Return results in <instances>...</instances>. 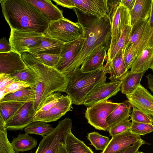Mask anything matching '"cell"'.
I'll list each match as a JSON object with an SVG mask.
<instances>
[{"label": "cell", "instance_id": "6da1fadb", "mask_svg": "<svg viewBox=\"0 0 153 153\" xmlns=\"http://www.w3.org/2000/svg\"><path fill=\"white\" fill-rule=\"evenodd\" d=\"M74 10L78 22L83 27L85 40L73 61L70 71V77L80 68L86 58L95 48L104 46L108 49L111 36L109 16L97 18L88 15L76 8Z\"/></svg>", "mask_w": 153, "mask_h": 153}, {"label": "cell", "instance_id": "7a4b0ae2", "mask_svg": "<svg viewBox=\"0 0 153 153\" xmlns=\"http://www.w3.org/2000/svg\"><path fill=\"white\" fill-rule=\"evenodd\" d=\"M0 2L11 29L45 33L50 21L26 0H0Z\"/></svg>", "mask_w": 153, "mask_h": 153}, {"label": "cell", "instance_id": "3957f363", "mask_svg": "<svg viewBox=\"0 0 153 153\" xmlns=\"http://www.w3.org/2000/svg\"><path fill=\"white\" fill-rule=\"evenodd\" d=\"M22 57L27 67L33 72L36 78L33 103L36 113L51 94L57 92H65L68 78L55 68L44 64L28 52L22 53Z\"/></svg>", "mask_w": 153, "mask_h": 153}, {"label": "cell", "instance_id": "277c9868", "mask_svg": "<svg viewBox=\"0 0 153 153\" xmlns=\"http://www.w3.org/2000/svg\"><path fill=\"white\" fill-rule=\"evenodd\" d=\"M107 74L104 66L95 71L83 73L80 68L68 78L65 91L71 99L72 103L83 104L88 93L98 84L105 82Z\"/></svg>", "mask_w": 153, "mask_h": 153}, {"label": "cell", "instance_id": "5b68a950", "mask_svg": "<svg viewBox=\"0 0 153 153\" xmlns=\"http://www.w3.org/2000/svg\"><path fill=\"white\" fill-rule=\"evenodd\" d=\"M72 125V120L69 118L59 121L51 132L43 137L34 153H57L60 148L65 144Z\"/></svg>", "mask_w": 153, "mask_h": 153}, {"label": "cell", "instance_id": "8992f818", "mask_svg": "<svg viewBox=\"0 0 153 153\" xmlns=\"http://www.w3.org/2000/svg\"><path fill=\"white\" fill-rule=\"evenodd\" d=\"M45 34L64 43L70 42L82 37L84 30L78 22H74L64 17L51 22Z\"/></svg>", "mask_w": 153, "mask_h": 153}, {"label": "cell", "instance_id": "52a82bcc", "mask_svg": "<svg viewBox=\"0 0 153 153\" xmlns=\"http://www.w3.org/2000/svg\"><path fill=\"white\" fill-rule=\"evenodd\" d=\"M120 1L108 0L111 32L110 45L117 40L127 26L131 25L130 11L127 7L120 4Z\"/></svg>", "mask_w": 153, "mask_h": 153}, {"label": "cell", "instance_id": "ba28073f", "mask_svg": "<svg viewBox=\"0 0 153 153\" xmlns=\"http://www.w3.org/2000/svg\"><path fill=\"white\" fill-rule=\"evenodd\" d=\"M119 104L106 100L88 106L85 113V117L88 123L95 129L108 131L106 118Z\"/></svg>", "mask_w": 153, "mask_h": 153}, {"label": "cell", "instance_id": "9c48e42d", "mask_svg": "<svg viewBox=\"0 0 153 153\" xmlns=\"http://www.w3.org/2000/svg\"><path fill=\"white\" fill-rule=\"evenodd\" d=\"M45 36L35 31L11 29L9 42L12 50L22 55L39 44Z\"/></svg>", "mask_w": 153, "mask_h": 153}, {"label": "cell", "instance_id": "30bf717a", "mask_svg": "<svg viewBox=\"0 0 153 153\" xmlns=\"http://www.w3.org/2000/svg\"><path fill=\"white\" fill-rule=\"evenodd\" d=\"M121 80L101 82L97 85L87 95L83 104L90 106L107 100L120 90Z\"/></svg>", "mask_w": 153, "mask_h": 153}, {"label": "cell", "instance_id": "8fae6325", "mask_svg": "<svg viewBox=\"0 0 153 153\" xmlns=\"http://www.w3.org/2000/svg\"><path fill=\"white\" fill-rule=\"evenodd\" d=\"M84 40V35L76 40L64 43L62 48L59 60L55 68L68 78L70 77V71L74 59Z\"/></svg>", "mask_w": 153, "mask_h": 153}, {"label": "cell", "instance_id": "7c38bea8", "mask_svg": "<svg viewBox=\"0 0 153 153\" xmlns=\"http://www.w3.org/2000/svg\"><path fill=\"white\" fill-rule=\"evenodd\" d=\"M72 101L68 95H62L56 104L48 111L35 114L34 122L41 121L47 123L56 121L71 109Z\"/></svg>", "mask_w": 153, "mask_h": 153}, {"label": "cell", "instance_id": "4fadbf2b", "mask_svg": "<svg viewBox=\"0 0 153 153\" xmlns=\"http://www.w3.org/2000/svg\"><path fill=\"white\" fill-rule=\"evenodd\" d=\"M126 96L132 106L148 116H153V95L141 85L132 93Z\"/></svg>", "mask_w": 153, "mask_h": 153}, {"label": "cell", "instance_id": "5bb4252c", "mask_svg": "<svg viewBox=\"0 0 153 153\" xmlns=\"http://www.w3.org/2000/svg\"><path fill=\"white\" fill-rule=\"evenodd\" d=\"M27 68L18 53L13 50L0 53V76L11 75Z\"/></svg>", "mask_w": 153, "mask_h": 153}, {"label": "cell", "instance_id": "9a60e30c", "mask_svg": "<svg viewBox=\"0 0 153 153\" xmlns=\"http://www.w3.org/2000/svg\"><path fill=\"white\" fill-rule=\"evenodd\" d=\"M75 8L86 15L101 18L109 16L108 0H72Z\"/></svg>", "mask_w": 153, "mask_h": 153}, {"label": "cell", "instance_id": "2e32d148", "mask_svg": "<svg viewBox=\"0 0 153 153\" xmlns=\"http://www.w3.org/2000/svg\"><path fill=\"white\" fill-rule=\"evenodd\" d=\"M34 102H25L13 118L5 124L7 130L10 131L22 130L34 122L35 111Z\"/></svg>", "mask_w": 153, "mask_h": 153}, {"label": "cell", "instance_id": "e0dca14e", "mask_svg": "<svg viewBox=\"0 0 153 153\" xmlns=\"http://www.w3.org/2000/svg\"><path fill=\"white\" fill-rule=\"evenodd\" d=\"M150 31L149 19L141 22L133 27L127 43L132 44L137 56L148 46Z\"/></svg>", "mask_w": 153, "mask_h": 153}, {"label": "cell", "instance_id": "ac0fdd59", "mask_svg": "<svg viewBox=\"0 0 153 153\" xmlns=\"http://www.w3.org/2000/svg\"><path fill=\"white\" fill-rule=\"evenodd\" d=\"M140 139V136L133 133L130 130H128L112 137L101 153H118Z\"/></svg>", "mask_w": 153, "mask_h": 153}, {"label": "cell", "instance_id": "d6986e66", "mask_svg": "<svg viewBox=\"0 0 153 153\" xmlns=\"http://www.w3.org/2000/svg\"><path fill=\"white\" fill-rule=\"evenodd\" d=\"M108 50L104 46L95 48L85 59L80 68L81 71L83 73L90 72L103 67Z\"/></svg>", "mask_w": 153, "mask_h": 153}, {"label": "cell", "instance_id": "ffe728a7", "mask_svg": "<svg viewBox=\"0 0 153 153\" xmlns=\"http://www.w3.org/2000/svg\"><path fill=\"white\" fill-rule=\"evenodd\" d=\"M45 35L41 42L29 49L27 52L31 54L45 53L60 55L64 43Z\"/></svg>", "mask_w": 153, "mask_h": 153}, {"label": "cell", "instance_id": "44dd1931", "mask_svg": "<svg viewBox=\"0 0 153 153\" xmlns=\"http://www.w3.org/2000/svg\"><path fill=\"white\" fill-rule=\"evenodd\" d=\"M152 3V0H136L133 9L130 11L131 25L133 27L149 19Z\"/></svg>", "mask_w": 153, "mask_h": 153}, {"label": "cell", "instance_id": "7402d4cb", "mask_svg": "<svg viewBox=\"0 0 153 153\" xmlns=\"http://www.w3.org/2000/svg\"><path fill=\"white\" fill-rule=\"evenodd\" d=\"M38 9L50 22L64 17L62 11L50 0H26Z\"/></svg>", "mask_w": 153, "mask_h": 153}, {"label": "cell", "instance_id": "603a6c76", "mask_svg": "<svg viewBox=\"0 0 153 153\" xmlns=\"http://www.w3.org/2000/svg\"><path fill=\"white\" fill-rule=\"evenodd\" d=\"M123 48L110 62L105 66L107 73H110L109 78L111 81L121 80L122 76L128 71L123 59Z\"/></svg>", "mask_w": 153, "mask_h": 153}, {"label": "cell", "instance_id": "cb8c5ba5", "mask_svg": "<svg viewBox=\"0 0 153 153\" xmlns=\"http://www.w3.org/2000/svg\"><path fill=\"white\" fill-rule=\"evenodd\" d=\"M153 61V48L148 46L133 62L130 71L134 73L146 71L150 68Z\"/></svg>", "mask_w": 153, "mask_h": 153}, {"label": "cell", "instance_id": "d4e9b609", "mask_svg": "<svg viewBox=\"0 0 153 153\" xmlns=\"http://www.w3.org/2000/svg\"><path fill=\"white\" fill-rule=\"evenodd\" d=\"M132 107L128 100L120 103L106 118V122L109 129L123 120L129 118Z\"/></svg>", "mask_w": 153, "mask_h": 153}, {"label": "cell", "instance_id": "484cf974", "mask_svg": "<svg viewBox=\"0 0 153 153\" xmlns=\"http://www.w3.org/2000/svg\"><path fill=\"white\" fill-rule=\"evenodd\" d=\"M146 71L134 73L128 71L121 79V93L126 95L131 93L141 85L142 77Z\"/></svg>", "mask_w": 153, "mask_h": 153}, {"label": "cell", "instance_id": "4316f807", "mask_svg": "<svg viewBox=\"0 0 153 153\" xmlns=\"http://www.w3.org/2000/svg\"><path fill=\"white\" fill-rule=\"evenodd\" d=\"M35 91L34 87L30 86L14 93L6 95L0 102H34L35 100Z\"/></svg>", "mask_w": 153, "mask_h": 153}, {"label": "cell", "instance_id": "83f0119b", "mask_svg": "<svg viewBox=\"0 0 153 153\" xmlns=\"http://www.w3.org/2000/svg\"><path fill=\"white\" fill-rule=\"evenodd\" d=\"M132 28L131 25L127 26L117 40L110 46L107 51L106 63L111 61L124 48L131 34Z\"/></svg>", "mask_w": 153, "mask_h": 153}, {"label": "cell", "instance_id": "f1b7e54d", "mask_svg": "<svg viewBox=\"0 0 153 153\" xmlns=\"http://www.w3.org/2000/svg\"><path fill=\"white\" fill-rule=\"evenodd\" d=\"M11 144L16 153L29 151L35 147L37 140L26 134H19L17 137H13Z\"/></svg>", "mask_w": 153, "mask_h": 153}, {"label": "cell", "instance_id": "f546056e", "mask_svg": "<svg viewBox=\"0 0 153 153\" xmlns=\"http://www.w3.org/2000/svg\"><path fill=\"white\" fill-rule=\"evenodd\" d=\"M65 146L68 153H94L84 142L70 132L66 138Z\"/></svg>", "mask_w": 153, "mask_h": 153}, {"label": "cell", "instance_id": "4dcf8cb0", "mask_svg": "<svg viewBox=\"0 0 153 153\" xmlns=\"http://www.w3.org/2000/svg\"><path fill=\"white\" fill-rule=\"evenodd\" d=\"M25 103L0 102V117L3 119L5 124L13 118Z\"/></svg>", "mask_w": 153, "mask_h": 153}, {"label": "cell", "instance_id": "1f68e13d", "mask_svg": "<svg viewBox=\"0 0 153 153\" xmlns=\"http://www.w3.org/2000/svg\"><path fill=\"white\" fill-rule=\"evenodd\" d=\"M54 129L48 123L41 121L33 122L24 128L25 134H36L43 137L51 132Z\"/></svg>", "mask_w": 153, "mask_h": 153}, {"label": "cell", "instance_id": "d6a6232c", "mask_svg": "<svg viewBox=\"0 0 153 153\" xmlns=\"http://www.w3.org/2000/svg\"><path fill=\"white\" fill-rule=\"evenodd\" d=\"M4 120L0 117V153H16L7 136Z\"/></svg>", "mask_w": 153, "mask_h": 153}, {"label": "cell", "instance_id": "836d02e7", "mask_svg": "<svg viewBox=\"0 0 153 153\" xmlns=\"http://www.w3.org/2000/svg\"><path fill=\"white\" fill-rule=\"evenodd\" d=\"M87 137L96 150L103 151L110 141L108 137L95 131L88 133Z\"/></svg>", "mask_w": 153, "mask_h": 153}, {"label": "cell", "instance_id": "e575fe53", "mask_svg": "<svg viewBox=\"0 0 153 153\" xmlns=\"http://www.w3.org/2000/svg\"><path fill=\"white\" fill-rule=\"evenodd\" d=\"M62 95L59 92L51 94L45 100L35 114L45 112L49 110L56 104Z\"/></svg>", "mask_w": 153, "mask_h": 153}, {"label": "cell", "instance_id": "d590c367", "mask_svg": "<svg viewBox=\"0 0 153 153\" xmlns=\"http://www.w3.org/2000/svg\"><path fill=\"white\" fill-rule=\"evenodd\" d=\"M16 80L23 82L35 87L36 78L33 72L28 68L27 69L11 74Z\"/></svg>", "mask_w": 153, "mask_h": 153}, {"label": "cell", "instance_id": "8d00e7d4", "mask_svg": "<svg viewBox=\"0 0 153 153\" xmlns=\"http://www.w3.org/2000/svg\"><path fill=\"white\" fill-rule=\"evenodd\" d=\"M136 52L130 42H127L123 48V59L127 71L137 57Z\"/></svg>", "mask_w": 153, "mask_h": 153}, {"label": "cell", "instance_id": "74e56055", "mask_svg": "<svg viewBox=\"0 0 153 153\" xmlns=\"http://www.w3.org/2000/svg\"><path fill=\"white\" fill-rule=\"evenodd\" d=\"M31 54L46 65L55 68L59 62L60 57L59 55L56 54L45 53Z\"/></svg>", "mask_w": 153, "mask_h": 153}, {"label": "cell", "instance_id": "f35d334b", "mask_svg": "<svg viewBox=\"0 0 153 153\" xmlns=\"http://www.w3.org/2000/svg\"><path fill=\"white\" fill-rule=\"evenodd\" d=\"M130 130L134 134L143 135L153 131V124L132 121Z\"/></svg>", "mask_w": 153, "mask_h": 153}, {"label": "cell", "instance_id": "ab89813d", "mask_svg": "<svg viewBox=\"0 0 153 153\" xmlns=\"http://www.w3.org/2000/svg\"><path fill=\"white\" fill-rule=\"evenodd\" d=\"M127 118L110 128L108 132L112 137L130 129L131 122Z\"/></svg>", "mask_w": 153, "mask_h": 153}, {"label": "cell", "instance_id": "60d3db41", "mask_svg": "<svg viewBox=\"0 0 153 153\" xmlns=\"http://www.w3.org/2000/svg\"><path fill=\"white\" fill-rule=\"evenodd\" d=\"M132 108L133 110L130 115V120L136 122L153 124L149 116L136 107L132 106Z\"/></svg>", "mask_w": 153, "mask_h": 153}, {"label": "cell", "instance_id": "b9f144b4", "mask_svg": "<svg viewBox=\"0 0 153 153\" xmlns=\"http://www.w3.org/2000/svg\"><path fill=\"white\" fill-rule=\"evenodd\" d=\"M30 86H31L27 83L16 79L7 87L5 95Z\"/></svg>", "mask_w": 153, "mask_h": 153}, {"label": "cell", "instance_id": "7bdbcfd3", "mask_svg": "<svg viewBox=\"0 0 153 153\" xmlns=\"http://www.w3.org/2000/svg\"><path fill=\"white\" fill-rule=\"evenodd\" d=\"M16 80L11 75L0 76V90L6 89L7 87Z\"/></svg>", "mask_w": 153, "mask_h": 153}, {"label": "cell", "instance_id": "ee69618b", "mask_svg": "<svg viewBox=\"0 0 153 153\" xmlns=\"http://www.w3.org/2000/svg\"><path fill=\"white\" fill-rule=\"evenodd\" d=\"M145 143L146 142L141 138L132 146L118 153H137L140 147Z\"/></svg>", "mask_w": 153, "mask_h": 153}, {"label": "cell", "instance_id": "f6af8a7d", "mask_svg": "<svg viewBox=\"0 0 153 153\" xmlns=\"http://www.w3.org/2000/svg\"><path fill=\"white\" fill-rule=\"evenodd\" d=\"M149 20L150 26V31L148 46L150 47L153 48V0H152V8Z\"/></svg>", "mask_w": 153, "mask_h": 153}, {"label": "cell", "instance_id": "bcb514c9", "mask_svg": "<svg viewBox=\"0 0 153 153\" xmlns=\"http://www.w3.org/2000/svg\"><path fill=\"white\" fill-rule=\"evenodd\" d=\"M11 45L5 37L0 39V53H4L12 51Z\"/></svg>", "mask_w": 153, "mask_h": 153}, {"label": "cell", "instance_id": "7dc6e473", "mask_svg": "<svg viewBox=\"0 0 153 153\" xmlns=\"http://www.w3.org/2000/svg\"><path fill=\"white\" fill-rule=\"evenodd\" d=\"M53 1L57 4L65 7L70 9L75 8L72 0H53Z\"/></svg>", "mask_w": 153, "mask_h": 153}, {"label": "cell", "instance_id": "c3c4849f", "mask_svg": "<svg viewBox=\"0 0 153 153\" xmlns=\"http://www.w3.org/2000/svg\"><path fill=\"white\" fill-rule=\"evenodd\" d=\"M136 1V0H121L120 4L126 6L130 11L133 9Z\"/></svg>", "mask_w": 153, "mask_h": 153}, {"label": "cell", "instance_id": "681fc988", "mask_svg": "<svg viewBox=\"0 0 153 153\" xmlns=\"http://www.w3.org/2000/svg\"><path fill=\"white\" fill-rule=\"evenodd\" d=\"M148 88L152 93H153V75L150 74L146 76Z\"/></svg>", "mask_w": 153, "mask_h": 153}, {"label": "cell", "instance_id": "f907efd6", "mask_svg": "<svg viewBox=\"0 0 153 153\" xmlns=\"http://www.w3.org/2000/svg\"><path fill=\"white\" fill-rule=\"evenodd\" d=\"M57 153H68L66 149L65 145H62L60 148Z\"/></svg>", "mask_w": 153, "mask_h": 153}, {"label": "cell", "instance_id": "816d5d0a", "mask_svg": "<svg viewBox=\"0 0 153 153\" xmlns=\"http://www.w3.org/2000/svg\"><path fill=\"white\" fill-rule=\"evenodd\" d=\"M152 120L153 124V116H149Z\"/></svg>", "mask_w": 153, "mask_h": 153}, {"label": "cell", "instance_id": "f5cc1de1", "mask_svg": "<svg viewBox=\"0 0 153 153\" xmlns=\"http://www.w3.org/2000/svg\"><path fill=\"white\" fill-rule=\"evenodd\" d=\"M150 68L151 69V70L153 71V62H152V65H151V67H150Z\"/></svg>", "mask_w": 153, "mask_h": 153}, {"label": "cell", "instance_id": "db71d44e", "mask_svg": "<svg viewBox=\"0 0 153 153\" xmlns=\"http://www.w3.org/2000/svg\"><path fill=\"white\" fill-rule=\"evenodd\" d=\"M137 153H144L143 152H138Z\"/></svg>", "mask_w": 153, "mask_h": 153}, {"label": "cell", "instance_id": "11a10c76", "mask_svg": "<svg viewBox=\"0 0 153 153\" xmlns=\"http://www.w3.org/2000/svg\"></svg>", "mask_w": 153, "mask_h": 153}]
</instances>
